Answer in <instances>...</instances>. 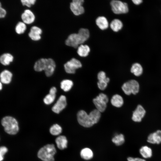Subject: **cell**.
Masks as SVG:
<instances>
[{
    "label": "cell",
    "instance_id": "obj_1",
    "mask_svg": "<svg viewBox=\"0 0 161 161\" xmlns=\"http://www.w3.org/2000/svg\"><path fill=\"white\" fill-rule=\"evenodd\" d=\"M101 117V112L97 109L91 111L89 114L83 110L79 111L77 114L79 123L86 128H89L97 123Z\"/></svg>",
    "mask_w": 161,
    "mask_h": 161
},
{
    "label": "cell",
    "instance_id": "obj_2",
    "mask_svg": "<svg viewBox=\"0 0 161 161\" xmlns=\"http://www.w3.org/2000/svg\"><path fill=\"white\" fill-rule=\"evenodd\" d=\"M90 34L87 29L81 28L78 33L70 35L65 41V44L68 46L78 48L79 45L82 44L89 38Z\"/></svg>",
    "mask_w": 161,
    "mask_h": 161
},
{
    "label": "cell",
    "instance_id": "obj_3",
    "mask_svg": "<svg viewBox=\"0 0 161 161\" xmlns=\"http://www.w3.org/2000/svg\"><path fill=\"white\" fill-rule=\"evenodd\" d=\"M1 124L5 132L11 135L16 134L19 130L18 122L16 119L11 116H6L2 118Z\"/></svg>",
    "mask_w": 161,
    "mask_h": 161
},
{
    "label": "cell",
    "instance_id": "obj_4",
    "mask_svg": "<svg viewBox=\"0 0 161 161\" xmlns=\"http://www.w3.org/2000/svg\"><path fill=\"white\" fill-rule=\"evenodd\" d=\"M56 152L53 144H48L39 149L38 153V157L43 161H54V156Z\"/></svg>",
    "mask_w": 161,
    "mask_h": 161
},
{
    "label": "cell",
    "instance_id": "obj_5",
    "mask_svg": "<svg viewBox=\"0 0 161 161\" xmlns=\"http://www.w3.org/2000/svg\"><path fill=\"white\" fill-rule=\"evenodd\" d=\"M122 89L127 95H129L131 94L135 95L139 92V84L136 80H131L123 83L122 86Z\"/></svg>",
    "mask_w": 161,
    "mask_h": 161
},
{
    "label": "cell",
    "instance_id": "obj_6",
    "mask_svg": "<svg viewBox=\"0 0 161 161\" xmlns=\"http://www.w3.org/2000/svg\"><path fill=\"white\" fill-rule=\"evenodd\" d=\"M110 5L112 11L115 14L126 13L129 11L127 4L120 1L112 0L110 2Z\"/></svg>",
    "mask_w": 161,
    "mask_h": 161
},
{
    "label": "cell",
    "instance_id": "obj_7",
    "mask_svg": "<svg viewBox=\"0 0 161 161\" xmlns=\"http://www.w3.org/2000/svg\"><path fill=\"white\" fill-rule=\"evenodd\" d=\"M108 101L109 99L107 96L103 93L99 94L93 100V103L96 109L100 112L105 111Z\"/></svg>",
    "mask_w": 161,
    "mask_h": 161
},
{
    "label": "cell",
    "instance_id": "obj_8",
    "mask_svg": "<svg viewBox=\"0 0 161 161\" xmlns=\"http://www.w3.org/2000/svg\"><path fill=\"white\" fill-rule=\"evenodd\" d=\"M82 66L80 62L78 60L73 58L66 62L64 65L66 72L69 74H74L76 69Z\"/></svg>",
    "mask_w": 161,
    "mask_h": 161
},
{
    "label": "cell",
    "instance_id": "obj_9",
    "mask_svg": "<svg viewBox=\"0 0 161 161\" xmlns=\"http://www.w3.org/2000/svg\"><path fill=\"white\" fill-rule=\"evenodd\" d=\"M84 2L83 0H73L70 3V10L75 16H79L84 12V9L82 5Z\"/></svg>",
    "mask_w": 161,
    "mask_h": 161
},
{
    "label": "cell",
    "instance_id": "obj_10",
    "mask_svg": "<svg viewBox=\"0 0 161 161\" xmlns=\"http://www.w3.org/2000/svg\"><path fill=\"white\" fill-rule=\"evenodd\" d=\"M66 105V97L64 95H61L52 106V110L53 112L57 114H59L65 108Z\"/></svg>",
    "mask_w": 161,
    "mask_h": 161
},
{
    "label": "cell",
    "instance_id": "obj_11",
    "mask_svg": "<svg viewBox=\"0 0 161 161\" xmlns=\"http://www.w3.org/2000/svg\"><path fill=\"white\" fill-rule=\"evenodd\" d=\"M145 112L143 107L140 105H138L133 112L132 120L135 122H140L144 117Z\"/></svg>",
    "mask_w": 161,
    "mask_h": 161
},
{
    "label": "cell",
    "instance_id": "obj_12",
    "mask_svg": "<svg viewBox=\"0 0 161 161\" xmlns=\"http://www.w3.org/2000/svg\"><path fill=\"white\" fill-rule=\"evenodd\" d=\"M147 142L151 144H160L161 143V130H158L150 134L148 136Z\"/></svg>",
    "mask_w": 161,
    "mask_h": 161
},
{
    "label": "cell",
    "instance_id": "obj_13",
    "mask_svg": "<svg viewBox=\"0 0 161 161\" xmlns=\"http://www.w3.org/2000/svg\"><path fill=\"white\" fill-rule=\"evenodd\" d=\"M21 18L25 24H30L32 23L35 20V16L33 13L30 10H25L22 14Z\"/></svg>",
    "mask_w": 161,
    "mask_h": 161
},
{
    "label": "cell",
    "instance_id": "obj_14",
    "mask_svg": "<svg viewBox=\"0 0 161 161\" xmlns=\"http://www.w3.org/2000/svg\"><path fill=\"white\" fill-rule=\"evenodd\" d=\"M42 33V30L40 28L36 26H33L31 28L28 35L32 40L38 41L41 38V35Z\"/></svg>",
    "mask_w": 161,
    "mask_h": 161
},
{
    "label": "cell",
    "instance_id": "obj_15",
    "mask_svg": "<svg viewBox=\"0 0 161 161\" xmlns=\"http://www.w3.org/2000/svg\"><path fill=\"white\" fill-rule=\"evenodd\" d=\"M48 62V58H42L39 59L34 64V70L37 72L45 71L47 67Z\"/></svg>",
    "mask_w": 161,
    "mask_h": 161
},
{
    "label": "cell",
    "instance_id": "obj_16",
    "mask_svg": "<svg viewBox=\"0 0 161 161\" xmlns=\"http://www.w3.org/2000/svg\"><path fill=\"white\" fill-rule=\"evenodd\" d=\"M13 77L12 72L8 70H4L0 73V81L2 84H7L11 82Z\"/></svg>",
    "mask_w": 161,
    "mask_h": 161
},
{
    "label": "cell",
    "instance_id": "obj_17",
    "mask_svg": "<svg viewBox=\"0 0 161 161\" xmlns=\"http://www.w3.org/2000/svg\"><path fill=\"white\" fill-rule=\"evenodd\" d=\"M57 89L55 87L51 88L49 91V93L47 95L44 99L43 101L44 103L47 105H49L54 101L56 97Z\"/></svg>",
    "mask_w": 161,
    "mask_h": 161
},
{
    "label": "cell",
    "instance_id": "obj_18",
    "mask_svg": "<svg viewBox=\"0 0 161 161\" xmlns=\"http://www.w3.org/2000/svg\"><path fill=\"white\" fill-rule=\"evenodd\" d=\"M139 151L142 158L145 159L151 158L153 155V151L152 149L146 145L141 146L140 148Z\"/></svg>",
    "mask_w": 161,
    "mask_h": 161
},
{
    "label": "cell",
    "instance_id": "obj_19",
    "mask_svg": "<svg viewBox=\"0 0 161 161\" xmlns=\"http://www.w3.org/2000/svg\"><path fill=\"white\" fill-rule=\"evenodd\" d=\"M96 24L101 30H104L107 29L109 27V23L106 18L103 16L97 17L95 21Z\"/></svg>",
    "mask_w": 161,
    "mask_h": 161
},
{
    "label": "cell",
    "instance_id": "obj_20",
    "mask_svg": "<svg viewBox=\"0 0 161 161\" xmlns=\"http://www.w3.org/2000/svg\"><path fill=\"white\" fill-rule=\"evenodd\" d=\"M55 142L58 148L61 150H63L67 147L68 141L64 136H60L55 139Z\"/></svg>",
    "mask_w": 161,
    "mask_h": 161
},
{
    "label": "cell",
    "instance_id": "obj_21",
    "mask_svg": "<svg viewBox=\"0 0 161 161\" xmlns=\"http://www.w3.org/2000/svg\"><path fill=\"white\" fill-rule=\"evenodd\" d=\"M56 67L54 61L52 58H48V62L47 67L44 71L46 75L50 77L52 75L55 71Z\"/></svg>",
    "mask_w": 161,
    "mask_h": 161
},
{
    "label": "cell",
    "instance_id": "obj_22",
    "mask_svg": "<svg viewBox=\"0 0 161 161\" xmlns=\"http://www.w3.org/2000/svg\"><path fill=\"white\" fill-rule=\"evenodd\" d=\"M123 100L121 96L118 94L114 95L111 100L112 104L114 107H120L123 104Z\"/></svg>",
    "mask_w": 161,
    "mask_h": 161
},
{
    "label": "cell",
    "instance_id": "obj_23",
    "mask_svg": "<svg viewBox=\"0 0 161 161\" xmlns=\"http://www.w3.org/2000/svg\"><path fill=\"white\" fill-rule=\"evenodd\" d=\"M90 50V48L88 45L82 44L78 47L77 52L80 56L86 57L88 55Z\"/></svg>",
    "mask_w": 161,
    "mask_h": 161
},
{
    "label": "cell",
    "instance_id": "obj_24",
    "mask_svg": "<svg viewBox=\"0 0 161 161\" xmlns=\"http://www.w3.org/2000/svg\"><path fill=\"white\" fill-rule=\"evenodd\" d=\"M13 60V57L11 54L6 53L0 57V62L3 65H9Z\"/></svg>",
    "mask_w": 161,
    "mask_h": 161
},
{
    "label": "cell",
    "instance_id": "obj_25",
    "mask_svg": "<svg viewBox=\"0 0 161 161\" xmlns=\"http://www.w3.org/2000/svg\"><path fill=\"white\" fill-rule=\"evenodd\" d=\"M81 157L86 160L91 159L93 157L92 151L89 148H86L82 149L80 152Z\"/></svg>",
    "mask_w": 161,
    "mask_h": 161
},
{
    "label": "cell",
    "instance_id": "obj_26",
    "mask_svg": "<svg viewBox=\"0 0 161 161\" xmlns=\"http://www.w3.org/2000/svg\"><path fill=\"white\" fill-rule=\"evenodd\" d=\"M110 26L113 31L117 32L122 28L123 24L119 19H115L111 21Z\"/></svg>",
    "mask_w": 161,
    "mask_h": 161
},
{
    "label": "cell",
    "instance_id": "obj_27",
    "mask_svg": "<svg viewBox=\"0 0 161 161\" xmlns=\"http://www.w3.org/2000/svg\"><path fill=\"white\" fill-rule=\"evenodd\" d=\"M143 70L142 66L138 63L133 64L131 69V72L137 76L140 75L142 73Z\"/></svg>",
    "mask_w": 161,
    "mask_h": 161
},
{
    "label": "cell",
    "instance_id": "obj_28",
    "mask_svg": "<svg viewBox=\"0 0 161 161\" xmlns=\"http://www.w3.org/2000/svg\"><path fill=\"white\" fill-rule=\"evenodd\" d=\"M73 82L71 80L65 79L61 83V88L65 92L69 91L73 86Z\"/></svg>",
    "mask_w": 161,
    "mask_h": 161
},
{
    "label": "cell",
    "instance_id": "obj_29",
    "mask_svg": "<svg viewBox=\"0 0 161 161\" xmlns=\"http://www.w3.org/2000/svg\"><path fill=\"white\" fill-rule=\"evenodd\" d=\"M112 141L116 145H120L125 141L124 135L121 134H116L112 138Z\"/></svg>",
    "mask_w": 161,
    "mask_h": 161
},
{
    "label": "cell",
    "instance_id": "obj_30",
    "mask_svg": "<svg viewBox=\"0 0 161 161\" xmlns=\"http://www.w3.org/2000/svg\"><path fill=\"white\" fill-rule=\"evenodd\" d=\"M49 131L52 135H57L61 133L62 129L59 125L55 124L51 127L49 129Z\"/></svg>",
    "mask_w": 161,
    "mask_h": 161
},
{
    "label": "cell",
    "instance_id": "obj_31",
    "mask_svg": "<svg viewBox=\"0 0 161 161\" xmlns=\"http://www.w3.org/2000/svg\"><path fill=\"white\" fill-rule=\"evenodd\" d=\"M26 29V26L25 23L22 22H19L17 24L15 27L16 32L19 34L24 33Z\"/></svg>",
    "mask_w": 161,
    "mask_h": 161
},
{
    "label": "cell",
    "instance_id": "obj_32",
    "mask_svg": "<svg viewBox=\"0 0 161 161\" xmlns=\"http://www.w3.org/2000/svg\"><path fill=\"white\" fill-rule=\"evenodd\" d=\"M97 78L98 81L108 83L110 81L109 78L106 77L105 73L103 71H100L98 73Z\"/></svg>",
    "mask_w": 161,
    "mask_h": 161
},
{
    "label": "cell",
    "instance_id": "obj_33",
    "mask_svg": "<svg viewBox=\"0 0 161 161\" xmlns=\"http://www.w3.org/2000/svg\"><path fill=\"white\" fill-rule=\"evenodd\" d=\"M36 1L35 0H21V2L23 5L30 7L35 4Z\"/></svg>",
    "mask_w": 161,
    "mask_h": 161
},
{
    "label": "cell",
    "instance_id": "obj_34",
    "mask_svg": "<svg viewBox=\"0 0 161 161\" xmlns=\"http://www.w3.org/2000/svg\"><path fill=\"white\" fill-rule=\"evenodd\" d=\"M7 151L8 149L6 147L4 146L0 147V161L3 160L4 155Z\"/></svg>",
    "mask_w": 161,
    "mask_h": 161
},
{
    "label": "cell",
    "instance_id": "obj_35",
    "mask_svg": "<svg viewBox=\"0 0 161 161\" xmlns=\"http://www.w3.org/2000/svg\"><path fill=\"white\" fill-rule=\"evenodd\" d=\"M107 83L104 82L98 81L97 85L98 88L101 90H104L106 88L107 86Z\"/></svg>",
    "mask_w": 161,
    "mask_h": 161
},
{
    "label": "cell",
    "instance_id": "obj_36",
    "mask_svg": "<svg viewBox=\"0 0 161 161\" xmlns=\"http://www.w3.org/2000/svg\"><path fill=\"white\" fill-rule=\"evenodd\" d=\"M128 161H146L145 159L140 157H129L127 158Z\"/></svg>",
    "mask_w": 161,
    "mask_h": 161
},
{
    "label": "cell",
    "instance_id": "obj_37",
    "mask_svg": "<svg viewBox=\"0 0 161 161\" xmlns=\"http://www.w3.org/2000/svg\"><path fill=\"white\" fill-rule=\"evenodd\" d=\"M6 14V11L2 7L1 4L0 2V18L4 17Z\"/></svg>",
    "mask_w": 161,
    "mask_h": 161
},
{
    "label": "cell",
    "instance_id": "obj_38",
    "mask_svg": "<svg viewBox=\"0 0 161 161\" xmlns=\"http://www.w3.org/2000/svg\"><path fill=\"white\" fill-rule=\"evenodd\" d=\"M132 1L134 4L136 5L139 4L142 2V0H133Z\"/></svg>",
    "mask_w": 161,
    "mask_h": 161
},
{
    "label": "cell",
    "instance_id": "obj_39",
    "mask_svg": "<svg viewBox=\"0 0 161 161\" xmlns=\"http://www.w3.org/2000/svg\"><path fill=\"white\" fill-rule=\"evenodd\" d=\"M3 86L2 83L0 81V91L2 89Z\"/></svg>",
    "mask_w": 161,
    "mask_h": 161
}]
</instances>
